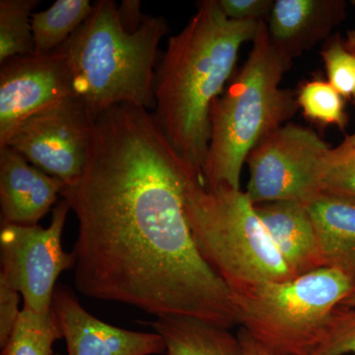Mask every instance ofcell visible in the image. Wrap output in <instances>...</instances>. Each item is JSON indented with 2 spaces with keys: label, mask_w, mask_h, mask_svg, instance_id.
Returning a JSON list of instances; mask_svg holds the SVG:
<instances>
[{
  "label": "cell",
  "mask_w": 355,
  "mask_h": 355,
  "mask_svg": "<svg viewBox=\"0 0 355 355\" xmlns=\"http://www.w3.org/2000/svg\"><path fill=\"white\" fill-rule=\"evenodd\" d=\"M190 168L146 109L118 105L95 119L83 175L60 195L78 220L77 291L156 318L239 324L232 292L198 252L187 221Z\"/></svg>",
  "instance_id": "6da1fadb"
},
{
  "label": "cell",
  "mask_w": 355,
  "mask_h": 355,
  "mask_svg": "<svg viewBox=\"0 0 355 355\" xmlns=\"http://www.w3.org/2000/svg\"><path fill=\"white\" fill-rule=\"evenodd\" d=\"M259 23L229 19L218 0L198 2L197 13L170 38L155 70L154 120L175 153L200 174L209 153L212 104Z\"/></svg>",
  "instance_id": "7a4b0ae2"
},
{
  "label": "cell",
  "mask_w": 355,
  "mask_h": 355,
  "mask_svg": "<svg viewBox=\"0 0 355 355\" xmlns=\"http://www.w3.org/2000/svg\"><path fill=\"white\" fill-rule=\"evenodd\" d=\"M167 33L164 18L153 16L128 31L114 1L96 2L90 17L60 46L74 96L93 118L118 105L153 106L154 67Z\"/></svg>",
  "instance_id": "3957f363"
},
{
  "label": "cell",
  "mask_w": 355,
  "mask_h": 355,
  "mask_svg": "<svg viewBox=\"0 0 355 355\" xmlns=\"http://www.w3.org/2000/svg\"><path fill=\"white\" fill-rule=\"evenodd\" d=\"M252 44L242 69L212 104L211 135L202 172L209 188L241 190L243 166L249 154L299 109L296 95L280 87L292 62L272 46L266 21L259 23Z\"/></svg>",
  "instance_id": "277c9868"
},
{
  "label": "cell",
  "mask_w": 355,
  "mask_h": 355,
  "mask_svg": "<svg viewBox=\"0 0 355 355\" xmlns=\"http://www.w3.org/2000/svg\"><path fill=\"white\" fill-rule=\"evenodd\" d=\"M184 207L198 252L233 296L266 282L295 277L245 191L209 188L202 174L190 168Z\"/></svg>",
  "instance_id": "5b68a950"
},
{
  "label": "cell",
  "mask_w": 355,
  "mask_h": 355,
  "mask_svg": "<svg viewBox=\"0 0 355 355\" xmlns=\"http://www.w3.org/2000/svg\"><path fill=\"white\" fill-rule=\"evenodd\" d=\"M355 291V277L320 268L266 282L233 296L239 324L282 355H311L323 340L333 311Z\"/></svg>",
  "instance_id": "8992f818"
},
{
  "label": "cell",
  "mask_w": 355,
  "mask_h": 355,
  "mask_svg": "<svg viewBox=\"0 0 355 355\" xmlns=\"http://www.w3.org/2000/svg\"><path fill=\"white\" fill-rule=\"evenodd\" d=\"M331 147L314 130L287 123L261 140L247 158L245 191L254 205L308 202L322 191V173Z\"/></svg>",
  "instance_id": "52a82bcc"
},
{
  "label": "cell",
  "mask_w": 355,
  "mask_h": 355,
  "mask_svg": "<svg viewBox=\"0 0 355 355\" xmlns=\"http://www.w3.org/2000/svg\"><path fill=\"white\" fill-rule=\"evenodd\" d=\"M69 210L64 198L55 203L48 228L1 223L0 282L19 292L24 308L37 314L51 312L58 277L73 270V254L62 245Z\"/></svg>",
  "instance_id": "ba28073f"
},
{
  "label": "cell",
  "mask_w": 355,
  "mask_h": 355,
  "mask_svg": "<svg viewBox=\"0 0 355 355\" xmlns=\"http://www.w3.org/2000/svg\"><path fill=\"white\" fill-rule=\"evenodd\" d=\"M95 119L77 98H69L30 116L6 146L35 167L65 184L76 183L87 162Z\"/></svg>",
  "instance_id": "9c48e42d"
},
{
  "label": "cell",
  "mask_w": 355,
  "mask_h": 355,
  "mask_svg": "<svg viewBox=\"0 0 355 355\" xmlns=\"http://www.w3.org/2000/svg\"><path fill=\"white\" fill-rule=\"evenodd\" d=\"M76 98L62 49L9 58L0 69V147L23 121Z\"/></svg>",
  "instance_id": "30bf717a"
},
{
  "label": "cell",
  "mask_w": 355,
  "mask_h": 355,
  "mask_svg": "<svg viewBox=\"0 0 355 355\" xmlns=\"http://www.w3.org/2000/svg\"><path fill=\"white\" fill-rule=\"evenodd\" d=\"M53 311L69 355L166 354L164 340L156 331H130L105 323L84 309L64 284L55 287Z\"/></svg>",
  "instance_id": "8fae6325"
},
{
  "label": "cell",
  "mask_w": 355,
  "mask_h": 355,
  "mask_svg": "<svg viewBox=\"0 0 355 355\" xmlns=\"http://www.w3.org/2000/svg\"><path fill=\"white\" fill-rule=\"evenodd\" d=\"M67 186L35 167L12 147H0L1 223L38 225Z\"/></svg>",
  "instance_id": "7c38bea8"
},
{
  "label": "cell",
  "mask_w": 355,
  "mask_h": 355,
  "mask_svg": "<svg viewBox=\"0 0 355 355\" xmlns=\"http://www.w3.org/2000/svg\"><path fill=\"white\" fill-rule=\"evenodd\" d=\"M343 0H275L266 21L272 46L289 62L330 38L345 20Z\"/></svg>",
  "instance_id": "4fadbf2b"
},
{
  "label": "cell",
  "mask_w": 355,
  "mask_h": 355,
  "mask_svg": "<svg viewBox=\"0 0 355 355\" xmlns=\"http://www.w3.org/2000/svg\"><path fill=\"white\" fill-rule=\"evenodd\" d=\"M254 207L273 244L295 277L324 268L316 227L306 203L280 200Z\"/></svg>",
  "instance_id": "5bb4252c"
},
{
  "label": "cell",
  "mask_w": 355,
  "mask_h": 355,
  "mask_svg": "<svg viewBox=\"0 0 355 355\" xmlns=\"http://www.w3.org/2000/svg\"><path fill=\"white\" fill-rule=\"evenodd\" d=\"M306 205L316 227L324 268L355 277V200L322 191Z\"/></svg>",
  "instance_id": "9a60e30c"
},
{
  "label": "cell",
  "mask_w": 355,
  "mask_h": 355,
  "mask_svg": "<svg viewBox=\"0 0 355 355\" xmlns=\"http://www.w3.org/2000/svg\"><path fill=\"white\" fill-rule=\"evenodd\" d=\"M149 324L164 340L167 355H242L229 329L180 317L156 318Z\"/></svg>",
  "instance_id": "2e32d148"
},
{
  "label": "cell",
  "mask_w": 355,
  "mask_h": 355,
  "mask_svg": "<svg viewBox=\"0 0 355 355\" xmlns=\"http://www.w3.org/2000/svg\"><path fill=\"white\" fill-rule=\"evenodd\" d=\"M94 6L89 0H58L46 10L33 13L35 53L58 50L90 17Z\"/></svg>",
  "instance_id": "e0dca14e"
},
{
  "label": "cell",
  "mask_w": 355,
  "mask_h": 355,
  "mask_svg": "<svg viewBox=\"0 0 355 355\" xmlns=\"http://www.w3.org/2000/svg\"><path fill=\"white\" fill-rule=\"evenodd\" d=\"M60 338L62 333L53 309L48 314H37L23 307L1 355H53V345Z\"/></svg>",
  "instance_id": "ac0fdd59"
},
{
  "label": "cell",
  "mask_w": 355,
  "mask_h": 355,
  "mask_svg": "<svg viewBox=\"0 0 355 355\" xmlns=\"http://www.w3.org/2000/svg\"><path fill=\"white\" fill-rule=\"evenodd\" d=\"M39 3L38 0L0 1V64L35 53L32 15Z\"/></svg>",
  "instance_id": "d6986e66"
},
{
  "label": "cell",
  "mask_w": 355,
  "mask_h": 355,
  "mask_svg": "<svg viewBox=\"0 0 355 355\" xmlns=\"http://www.w3.org/2000/svg\"><path fill=\"white\" fill-rule=\"evenodd\" d=\"M299 108L308 120L322 125L345 130L349 118L345 99L329 81L314 79L301 85L297 95Z\"/></svg>",
  "instance_id": "ffe728a7"
},
{
  "label": "cell",
  "mask_w": 355,
  "mask_h": 355,
  "mask_svg": "<svg viewBox=\"0 0 355 355\" xmlns=\"http://www.w3.org/2000/svg\"><path fill=\"white\" fill-rule=\"evenodd\" d=\"M321 55L329 83L355 104V55L345 48L340 34L326 40Z\"/></svg>",
  "instance_id": "44dd1931"
},
{
  "label": "cell",
  "mask_w": 355,
  "mask_h": 355,
  "mask_svg": "<svg viewBox=\"0 0 355 355\" xmlns=\"http://www.w3.org/2000/svg\"><path fill=\"white\" fill-rule=\"evenodd\" d=\"M322 191L355 200V147L342 142L324 158Z\"/></svg>",
  "instance_id": "7402d4cb"
},
{
  "label": "cell",
  "mask_w": 355,
  "mask_h": 355,
  "mask_svg": "<svg viewBox=\"0 0 355 355\" xmlns=\"http://www.w3.org/2000/svg\"><path fill=\"white\" fill-rule=\"evenodd\" d=\"M355 354V308L338 305L331 313L323 340L311 355Z\"/></svg>",
  "instance_id": "603a6c76"
},
{
  "label": "cell",
  "mask_w": 355,
  "mask_h": 355,
  "mask_svg": "<svg viewBox=\"0 0 355 355\" xmlns=\"http://www.w3.org/2000/svg\"><path fill=\"white\" fill-rule=\"evenodd\" d=\"M222 11L231 20L268 21L272 12L273 0H218Z\"/></svg>",
  "instance_id": "cb8c5ba5"
},
{
  "label": "cell",
  "mask_w": 355,
  "mask_h": 355,
  "mask_svg": "<svg viewBox=\"0 0 355 355\" xmlns=\"http://www.w3.org/2000/svg\"><path fill=\"white\" fill-rule=\"evenodd\" d=\"M19 292L0 282V347L3 349L19 320Z\"/></svg>",
  "instance_id": "d4e9b609"
},
{
  "label": "cell",
  "mask_w": 355,
  "mask_h": 355,
  "mask_svg": "<svg viewBox=\"0 0 355 355\" xmlns=\"http://www.w3.org/2000/svg\"><path fill=\"white\" fill-rule=\"evenodd\" d=\"M119 13L123 27L130 32L139 29L146 18V15H144L140 11V1L137 0H125L121 2L119 7Z\"/></svg>",
  "instance_id": "484cf974"
},
{
  "label": "cell",
  "mask_w": 355,
  "mask_h": 355,
  "mask_svg": "<svg viewBox=\"0 0 355 355\" xmlns=\"http://www.w3.org/2000/svg\"><path fill=\"white\" fill-rule=\"evenodd\" d=\"M237 336L241 345L242 355H282L261 345L245 329L241 328Z\"/></svg>",
  "instance_id": "4316f807"
},
{
  "label": "cell",
  "mask_w": 355,
  "mask_h": 355,
  "mask_svg": "<svg viewBox=\"0 0 355 355\" xmlns=\"http://www.w3.org/2000/svg\"><path fill=\"white\" fill-rule=\"evenodd\" d=\"M345 46L349 51L355 55V30H349L347 38L345 40Z\"/></svg>",
  "instance_id": "83f0119b"
},
{
  "label": "cell",
  "mask_w": 355,
  "mask_h": 355,
  "mask_svg": "<svg viewBox=\"0 0 355 355\" xmlns=\"http://www.w3.org/2000/svg\"><path fill=\"white\" fill-rule=\"evenodd\" d=\"M340 305L349 306V307L355 308V291L354 293L350 294L349 297L345 298Z\"/></svg>",
  "instance_id": "f1b7e54d"
},
{
  "label": "cell",
  "mask_w": 355,
  "mask_h": 355,
  "mask_svg": "<svg viewBox=\"0 0 355 355\" xmlns=\"http://www.w3.org/2000/svg\"><path fill=\"white\" fill-rule=\"evenodd\" d=\"M343 144H349V146L355 147V132L352 133V135H347V137H345V139L343 140Z\"/></svg>",
  "instance_id": "f546056e"
}]
</instances>
